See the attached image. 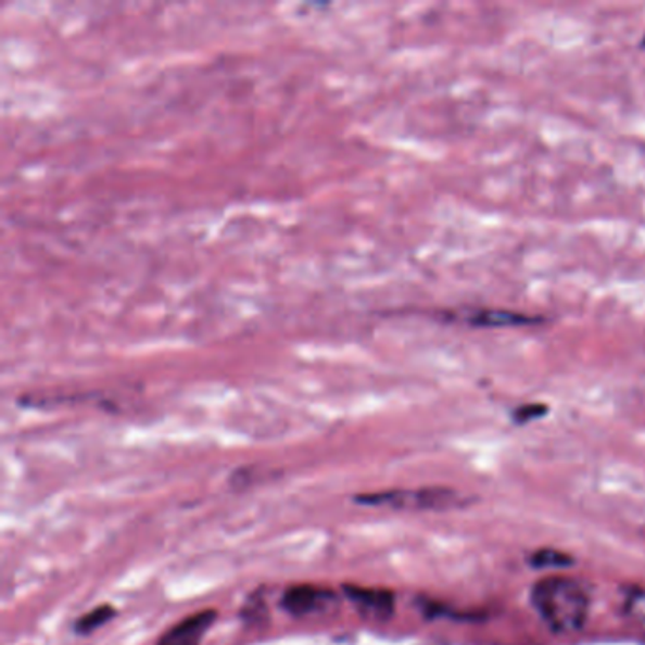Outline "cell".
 I'll use <instances>...</instances> for the list:
<instances>
[{
	"instance_id": "obj_1",
	"label": "cell",
	"mask_w": 645,
	"mask_h": 645,
	"mask_svg": "<svg viewBox=\"0 0 645 645\" xmlns=\"http://www.w3.org/2000/svg\"><path fill=\"white\" fill-rule=\"evenodd\" d=\"M532 604L543 623L560 634L580 632L589 619V594L570 578H547L532 589Z\"/></svg>"
},
{
	"instance_id": "obj_2",
	"label": "cell",
	"mask_w": 645,
	"mask_h": 645,
	"mask_svg": "<svg viewBox=\"0 0 645 645\" xmlns=\"http://www.w3.org/2000/svg\"><path fill=\"white\" fill-rule=\"evenodd\" d=\"M426 315L432 316V320L438 322L466 326L471 330H514V328H535V326L549 324V316L528 315L514 308L476 307V305L438 308V311H428Z\"/></svg>"
},
{
	"instance_id": "obj_3",
	"label": "cell",
	"mask_w": 645,
	"mask_h": 645,
	"mask_svg": "<svg viewBox=\"0 0 645 645\" xmlns=\"http://www.w3.org/2000/svg\"><path fill=\"white\" fill-rule=\"evenodd\" d=\"M359 504L389 507V509H410V511H440L463 504V498L448 489H420V491L375 492L358 496Z\"/></svg>"
},
{
	"instance_id": "obj_4",
	"label": "cell",
	"mask_w": 645,
	"mask_h": 645,
	"mask_svg": "<svg viewBox=\"0 0 645 645\" xmlns=\"http://www.w3.org/2000/svg\"><path fill=\"white\" fill-rule=\"evenodd\" d=\"M216 611H201L184 619L173 631L167 632L157 645H199L208 627L214 623Z\"/></svg>"
},
{
	"instance_id": "obj_5",
	"label": "cell",
	"mask_w": 645,
	"mask_h": 645,
	"mask_svg": "<svg viewBox=\"0 0 645 645\" xmlns=\"http://www.w3.org/2000/svg\"><path fill=\"white\" fill-rule=\"evenodd\" d=\"M333 594L330 591H324L318 586L300 585L292 586L287 591L282 598V606L292 614V616H308L313 611L322 609L328 602H331Z\"/></svg>"
},
{
	"instance_id": "obj_6",
	"label": "cell",
	"mask_w": 645,
	"mask_h": 645,
	"mask_svg": "<svg viewBox=\"0 0 645 645\" xmlns=\"http://www.w3.org/2000/svg\"><path fill=\"white\" fill-rule=\"evenodd\" d=\"M346 594L356 606H358L367 616L387 617L392 614L394 600L392 594L377 589H359V586H349Z\"/></svg>"
},
{
	"instance_id": "obj_7",
	"label": "cell",
	"mask_w": 645,
	"mask_h": 645,
	"mask_svg": "<svg viewBox=\"0 0 645 645\" xmlns=\"http://www.w3.org/2000/svg\"><path fill=\"white\" fill-rule=\"evenodd\" d=\"M112 617H114V609L109 608V606L93 609V611H89L88 616L81 617L80 621L76 623V631L86 632V634L97 631L106 621H111Z\"/></svg>"
},
{
	"instance_id": "obj_8",
	"label": "cell",
	"mask_w": 645,
	"mask_h": 645,
	"mask_svg": "<svg viewBox=\"0 0 645 645\" xmlns=\"http://www.w3.org/2000/svg\"><path fill=\"white\" fill-rule=\"evenodd\" d=\"M624 611L632 621L642 624L645 629V589H634L624 598Z\"/></svg>"
},
{
	"instance_id": "obj_9",
	"label": "cell",
	"mask_w": 645,
	"mask_h": 645,
	"mask_svg": "<svg viewBox=\"0 0 645 645\" xmlns=\"http://www.w3.org/2000/svg\"><path fill=\"white\" fill-rule=\"evenodd\" d=\"M545 413H547V405H522V407H519V409L515 410L514 418L517 420V422H528V420H532V418L543 417Z\"/></svg>"
},
{
	"instance_id": "obj_10",
	"label": "cell",
	"mask_w": 645,
	"mask_h": 645,
	"mask_svg": "<svg viewBox=\"0 0 645 645\" xmlns=\"http://www.w3.org/2000/svg\"><path fill=\"white\" fill-rule=\"evenodd\" d=\"M638 48H640V50H644V52H645V35H644V37H642V40H640Z\"/></svg>"
}]
</instances>
